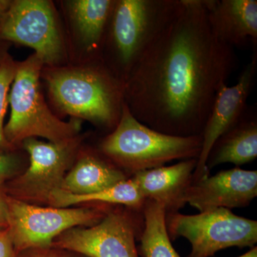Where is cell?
Instances as JSON below:
<instances>
[{"instance_id": "cell-1", "label": "cell", "mask_w": 257, "mask_h": 257, "mask_svg": "<svg viewBox=\"0 0 257 257\" xmlns=\"http://www.w3.org/2000/svg\"><path fill=\"white\" fill-rule=\"evenodd\" d=\"M235 67L234 50L213 32L204 0H182L124 83V101L153 130L200 135Z\"/></svg>"}, {"instance_id": "cell-2", "label": "cell", "mask_w": 257, "mask_h": 257, "mask_svg": "<svg viewBox=\"0 0 257 257\" xmlns=\"http://www.w3.org/2000/svg\"><path fill=\"white\" fill-rule=\"evenodd\" d=\"M41 78L61 112L111 132L116 127L124 104V84L102 58L80 65L44 67Z\"/></svg>"}, {"instance_id": "cell-3", "label": "cell", "mask_w": 257, "mask_h": 257, "mask_svg": "<svg viewBox=\"0 0 257 257\" xmlns=\"http://www.w3.org/2000/svg\"><path fill=\"white\" fill-rule=\"evenodd\" d=\"M182 0H114L101 58L123 84Z\"/></svg>"}, {"instance_id": "cell-4", "label": "cell", "mask_w": 257, "mask_h": 257, "mask_svg": "<svg viewBox=\"0 0 257 257\" xmlns=\"http://www.w3.org/2000/svg\"><path fill=\"white\" fill-rule=\"evenodd\" d=\"M202 135L181 137L149 127L132 114L125 103L116 127L101 141L99 150L120 170L135 173L175 160L197 159Z\"/></svg>"}, {"instance_id": "cell-5", "label": "cell", "mask_w": 257, "mask_h": 257, "mask_svg": "<svg viewBox=\"0 0 257 257\" xmlns=\"http://www.w3.org/2000/svg\"><path fill=\"white\" fill-rule=\"evenodd\" d=\"M44 67L35 53L19 62L8 97L10 119L4 128L5 138L14 147L37 137L62 143L78 136L80 131V119L62 121L47 105L40 83Z\"/></svg>"}, {"instance_id": "cell-6", "label": "cell", "mask_w": 257, "mask_h": 257, "mask_svg": "<svg viewBox=\"0 0 257 257\" xmlns=\"http://www.w3.org/2000/svg\"><path fill=\"white\" fill-rule=\"evenodd\" d=\"M8 225L15 251L50 247L57 236L72 228L92 226L107 214L104 207H43L7 196Z\"/></svg>"}, {"instance_id": "cell-7", "label": "cell", "mask_w": 257, "mask_h": 257, "mask_svg": "<svg viewBox=\"0 0 257 257\" xmlns=\"http://www.w3.org/2000/svg\"><path fill=\"white\" fill-rule=\"evenodd\" d=\"M170 239L185 238L192 246L189 257H211L224 248L253 247L257 242V221L218 208L194 215L166 214Z\"/></svg>"}, {"instance_id": "cell-8", "label": "cell", "mask_w": 257, "mask_h": 257, "mask_svg": "<svg viewBox=\"0 0 257 257\" xmlns=\"http://www.w3.org/2000/svg\"><path fill=\"white\" fill-rule=\"evenodd\" d=\"M0 40L30 47L45 67L64 65L67 50L58 15L47 0H15L0 21Z\"/></svg>"}, {"instance_id": "cell-9", "label": "cell", "mask_w": 257, "mask_h": 257, "mask_svg": "<svg viewBox=\"0 0 257 257\" xmlns=\"http://www.w3.org/2000/svg\"><path fill=\"white\" fill-rule=\"evenodd\" d=\"M81 142L79 135L59 143H45L35 138L24 140L21 145L30 156V166L12 182V197L28 203L47 204L51 194L61 189Z\"/></svg>"}, {"instance_id": "cell-10", "label": "cell", "mask_w": 257, "mask_h": 257, "mask_svg": "<svg viewBox=\"0 0 257 257\" xmlns=\"http://www.w3.org/2000/svg\"><path fill=\"white\" fill-rule=\"evenodd\" d=\"M136 224L127 213L109 210L98 224L72 228L57 236L51 247L87 257H139Z\"/></svg>"}, {"instance_id": "cell-11", "label": "cell", "mask_w": 257, "mask_h": 257, "mask_svg": "<svg viewBox=\"0 0 257 257\" xmlns=\"http://www.w3.org/2000/svg\"><path fill=\"white\" fill-rule=\"evenodd\" d=\"M256 69L257 55L253 52L252 60L241 72L237 83L231 87L225 84L218 92L201 134L202 149L193 174V182L209 175L206 164L211 149L216 141L239 121L246 110L247 99L256 79Z\"/></svg>"}, {"instance_id": "cell-12", "label": "cell", "mask_w": 257, "mask_h": 257, "mask_svg": "<svg viewBox=\"0 0 257 257\" xmlns=\"http://www.w3.org/2000/svg\"><path fill=\"white\" fill-rule=\"evenodd\" d=\"M256 196L257 171L236 167L193 182L186 194V202L202 212L245 207Z\"/></svg>"}, {"instance_id": "cell-13", "label": "cell", "mask_w": 257, "mask_h": 257, "mask_svg": "<svg viewBox=\"0 0 257 257\" xmlns=\"http://www.w3.org/2000/svg\"><path fill=\"white\" fill-rule=\"evenodd\" d=\"M208 21L216 37L229 46L257 45L256 0H204Z\"/></svg>"}, {"instance_id": "cell-14", "label": "cell", "mask_w": 257, "mask_h": 257, "mask_svg": "<svg viewBox=\"0 0 257 257\" xmlns=\"http://www.w3.org/2000/svg\"><path fill=\"white\" fill-rule=\"evenodd\" d=\"M197 159L182 160L176 165L156 167L133 175L145 199L165 207L166 214L178 212L184 207L186 194L193 182Z\"/></svg>"}, {"instance_id": "cell-15", "label": "cell", "mask_w": 257, "mask_h": 257, "mask_svg": "<svg viewBox=\"0 0 257 257\" xmlns=\"http://www.w3.org/2000/svg\"><path fill=\"white\" fill-rule=\"evenodd\" d=\"M76 46L87 62L101 58L114 0H70L63 3Z\"/></svg>"}, {"instance_id": "cell-16", "label": "cell", "mask_w": 257, "mask_h": 257, "mask_svg": "<svg viewBox=\"0 0 257 257\" xmlns=\"http://www.w3.org/2000/svg\"><path fill=\"white\" fill-rule=\"evenodd\" d=\"M257 157V116L254 106H247L239 121L214 144L208 157L207 168L225 163L239 167Z\"/></svg>"}, {"instance_id": "cell-17", "label": "cell", "mask_w": 257, "mask_h": 257, "mask_svg": "<svg viewBox=\"0 0 257 257\" xmlns=\"http://www.w3.org/2000/svg\"><path fill=\"white\" fill-rule=\"evenodd\" d=\"M126 179L124 171L102 154L84 152L64 177L60 189L69 194L85 195L110 188Z\"/></svg>"}, {"instance_id": "cell-18", "label": "cell", "mask_w": 257, "mask_h": 257, "mask_svg": "<svg viewBox=\"0 0 257 257\" xmlns=\"http://www.w3.org/2000/svg\"><path fill=\"white\" fill-rule=\"evenodd\" d=\"M92 202L121 204L133 208L135 210H142L146 199L142 194L138 184L132 177L115 184L110 188L85 195L69 194L58 189L51 194L47 204L52 207L67 208L80 203Z\"/></svg>"}, {"instance_id": "cell-19", "label": "cell", "mask_w": 257, "mask_h": 257, "mask_svg": "<svg viewBox=\"0 0 257 257\" xmlns=\"http://www.w3.org/2000/svg\"><path fill=\"white\" fill-rule=\"evenodd\" d=\"M143 210L145 228L141 236V248L145 256L181 257L171 243L165 207L147 199Z\"/></svg>"}, {"instance_id": "cell-20", "label": "cell", "mask_w": 257, "mask_h": 257, "mask_svg": "<svg viewBox=\"0 0 257 257\" xmlns=\"http://www.w3.org/2000/svg\"><path fill=\"white\" fill-rule=\"evenodd\" d=\"M18 66L19 62L13 60L8 54L5 53L0 60V152H8L15 149L5 138L4 119L7 108L9 105L8 97L10 87Z\"/></svg>"}, {"instance_id": "cell-21", "label": "cell", "mask_w": 257, "mask_h": 257, "mask_svg": "<svg viewBox=\"0 0 257 257\" xmlns=\"http://www.w3.org/2000/svg\"><path fill=\"white\" fill-rule=\"evenodd\" d=\"M21 165L20 157L15 154L0 152V179L8 178L16 173Z\"/></svg>"}, {"instance_id": "cell-22", "label": "cell", "mask_w": 257, "mask_h": 257, "mask_svg": "<svg viewBox=\"0 0 257 257\" xmlns=\"http://www.w3.org/2000/svg\"><path fill=\"white\" fill-rule=\"evenodd\" d=\"M0 257H15V250L8 228L0 229Z\"/></svg>"}, {"instance_id": "cell-23", "label": "cell", "mask_w": 257, "mask_h": 257, "mask_svg": "<svg viewBox=\"0 0 257 257\" xmlns=\"http://www.w3.org/2000/svg\"><path fill=\"white\" fill-rule=\"evenodd\" d=\"M23 253L22 257H73L50 249V247L32 248L23 251Z\"/></svg>"}, {"instance_id": "cell-24", "label": "cell", "mask_w": 257, "mask_h": 257, "mask_svg": "<svg viewBox=\"0 0 257 257\" xmlns=\"http://www.w3.org/2000/svg\"><path fill=\"white\" fill-rule=\"evenodd\" d=\"M5 179H0V229L8 228V211L7 204V196L4 193V184Z\"/></svg>"}, {"instance_id": "cell-25", "label": "cell", "mask_w": 257, "mask_h": 257, "mask_svg": "<svg viewBox=\"0 0 257 257\" xmlns=\"http://www.w3.org/2000/svg\"><path fill=\"white\" fill-rule=\"evenodd\" d=\"M11 3L12 1H10V0H0V21L4 17L8 10L9 9Z\"/></svg>"}, {"instance_id": "cell-26", "label": "cell", "mask_w": 257, "mask_h": 257, "mask_svg": "<svg viewBox=\"0 0 257 257\" xmlns=\"http://www.w3.org/2000/svg\"><path fill=\"white\" fill-rule=\"evenodd\" d=\"M238 257H257V247L253 246L250 251Z\"/></svg>"}, {"instance_id": "cell-27", "label": "cell", "mask_w": 257, "mask_h": 257, "mask_svg": "<svg viewBox=\"0 0 257 257\" xmlns=\"http://www.w3.org/2000/svg\"><path fill=\"white\" fill-rule=\"evenodd\" d=\"M4 55L5 54H1V55H0V60H1V59L3 58V55Z\"/></svg>"}]
</instances>
